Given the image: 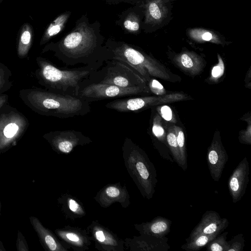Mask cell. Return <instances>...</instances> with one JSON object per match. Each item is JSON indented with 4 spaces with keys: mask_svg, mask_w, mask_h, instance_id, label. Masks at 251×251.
Here are the masks:
<instances>
[{
    "mask_svg": "<svg viewBox=\"0 0 251 251\" xmlns=\"http://www.w3.org/2000/svg\"><path fill=\"white\" fill-rule=\"evenodd\" d=\"M33 31L32 26L28 23H25L21 27L17 46V54L20 58H25L28 53L32 45Z\"/></svg>",
    "mask_w": 251,
    "mask_h": 251,
    "instance_id": "cell-13",
    "label": "cell"
},
{
    "mask_svg": "<svg viewBox=\"0 0 251 251\" xmlns=\"http://www.w3.org/2000/svg\"><path fill=\"white\" fill-rule=\"evenodd\" d=\"M152 131L155 137L161 138L164 136V130L158 120V117H156L153 123Z\"/></svg>",
    "mask_w": 251,
    "mask_h": 251,
    "instance_id": "cell-23",
    "label": "cell"
},
{
    "mask_svg": "<svg viewBox=\"0 0 251 251\" xmlns=\"http://www.w3.org/2000/svg\"><path fill=\"white\" fill-rule=\"evenodd\" d=\"M180 62L185 68L191 69L194 65V62L192 58L188 54L183 53L180 57Z\"/></svg>",
    "mask_w": 251,
    "mask_h": 251,
    "instance_id": "cell-25",
    "label": "cell"
},
{
    "mask_svg": "<svg viewBox=\"0 0 251 251\" xmlns=\"http://www.w3.org/2000/svg\"><path fill=\"white\" fill-rule=\"evenodd\" d=\"M123 27L130 32H137L140 28V23L138 17L133 12H126L124 15Z\"/></svg>",
    "mask_w": 251,
    "mask_h": 251,
    "instance_id": "cell-20",
    "label": "cell"
},
{
    "mask_svg": "<svg viewBox=\"0 0 251 251\" xmlns=\"http://www.w3.org/2000/svg\"><path fill=\"white\" fill-rule=\"evenodd\" d=\"M29 126L26 118L16 109L0 114V149L16 143Z\"/></svg>",
    "mask_w": 251,
    "mask_h": 251,
    "instance_id": "cell-7",
    "label": "cell"
},
{
    "mask_svg": "<svg viewBox=\"0 0 251 251\" xmlns=\"http://www.w3.org/2000/svg\"><path fill=\"white\" fill-rule=\"evenodd\" d=\"M12 73L4 64L0 63V94L9 90L12 86Z\"/></svg>",
    "mask_w": 251,
    "mask_h": 251,
    "instance_id": "cell-19",
    "label": "cell"
},
{
    "mask_svg": "<svg viewBox=\"0 0 251 251\" xmlns=\"http://www.w3.org/2000/svg\"><path fill=\"white\" fill-rule=\"evenodd\" d=\"M160 113L163 118L168 121L172 119V111L171 108L167 105H164L161 107Z\"/></svg>",
    "mask_w": 251,
    "mask_h": 251,
    "instance_id": "cell-27",
    "label": "cell"
},
{
    "mask_svg": "<svg viewBox=\"0 0 251 251\" xmlns=\"http://www.w3.org/2000/svg\"><path fill=\"white\" fill-rule=\"evenodd\" d=\"M222 231H217L210 234H200L181 246V248L187 251H198L213 240L222 233Z\"/></svg>",
    "mask_w": 251,
    "mask_h": 251,
    "instance_id": "cell-15",
    "label": "cell"
},
{
    "mask_svg": "<svg viewBox=\"0 0 251 251\" xmlns=\"http://www.w3.org/2000/svg\"><path fill=\"white\" fill-rule=\"evenodd\" d=\"M108 1L112 2L119 3V2H127L132 3L135 1L136 0H107Z\"/></svg>",
    "mask_w": 251,
    "mask_h": 251,
    "instance_id": "cell-36",
    "label": "cell"
},
{
    "mask_svg": "<svg viewBox=\"0 0 251 251\" xmlns=\"http://www.w3.org/2000/svg\"><path fill=\"white\" fill-rule=\"evenodd\" d=\"M78 203L73 200H70L69 201V207L70 209L74 212L76 211L78 208Z\"/></svg>",
    "mask_w": 251,
    "mask_h": 251,
    "instance_id": "cell-32",
    "label": "cell"
},
{
    "mask_svg": "<svg viewBox=\"0 0 251 251\" xmlns=\"http://www.w3.org/2000/svg\"><path fill=\"white\" fill-rule=\"evenodd\" d=\"M136 169L141 178L144 180H148L150 176V173L146 166L142 161H138L136 164Z\"/></svg>",
    "mask_w": 251,
    "mask_h": 251,
    "instance_id": "cell-22",
    "label": "cell"
},
{
    "mask_svg": "<svg viewBox=\"0 0 251 251\" xmlns=\"http://www.w3.org/2000/svg\"><path fill=\"white\" fill-rule=\"evenodd\" d=\"M249 164L245 157L234 170L228 181V188L232 201L236 203L244 196L249 181Z\"/></svg>",
    "mask_w": 251,
    "mask_h": 251,
    "instance_id": "cell-8",
    "label": "cell"
},
{
    "mask_svg": "<svg viewBox=\"0 0 251 251\" xmlns=\"http://www.w3.org/2000/svg\"><path fill=\"white\" fill-rule=\"evenodd\" d=\"M110 59L126 63L133 68L144 81L149 75H154V63L151 58L135 47L123 41L109 39L105 41Z\"/></svg>",
    "mask_w": 251,
    "mask_h": 251,
    "instance_id": "cell-5",
    "label": "cell"
},
{
    "mask_svg": "<svg viewBox=\"0 0 251 251\" xmlns=\"http://www.w3.org/2000/svg\"><path fill=\"white\" fill-rule=\"evenodd\" d=\"M171 221L166 218L161 216L155 218L150 223L149 226V232L155 237L162 238L170 231Z\"/></svg>",
    "mask_w": 251,
    "mask_h": 251,
    "instance_id": "cell-16",
    "label": "cell"
},
{
    "mask_svg": "<svg viewBox=\"0 0 251 251\" xmlns=\"http://www.w3.org/2000/svg\"><path fill=\"white\" fill-rule=\"evenodd\" d=\"M228 225V220L222 218L216 211H207L185 240L189 241L200 234H210L219 231H224Z\"/></svg>",
    "mask_w": 251,
    "mask_h": 251,
    "instance_id": "cell-9",
    "label": "cell"
},
{
    "mask_svg": "<svg viewBox=\"0 0 251 251\" xmlns=\"http://www.w3.org/2000/svg\"><path fill=\"white\" fill-rule=\"evenodd\" d=\"M8 99V96L5 94H0V109L5 104Z\"/></svg>",
    "mask_w": 251,
    "mask_h": 251,
    "instance_id": "cell-31",
    "label": "cell"
},
{
    "mask_svg": "<svg viewBox=\"0 0 251 251\" xmlns=\"http://www.w3.org/2000/svg\"><path fill=\"white\" fill-rule=\"evenodd\" d=\"M136 96L114 99L106 103L105 106L119 112H136L153 103V99L151 97Z\"/></svg>",
    "mask_w": 251,
    "mask_h": 251,
    "instance_id": "cell-11",
    "label": "cell"
},
{
    "mask_svg": "<svg viewBox=\"0 0 251 251\" xmlns=\"http://www.w3.org/2000/svg\"><path fill=\"white\" fill-rule=\"evenodd\" d=\"M67 237L71 241L77 242L79 240L78 237L75 234L69 233L66 234Z\"/></svg>",
    "mask_w": 251,
    "mask_h": 251,
    "instance_id": "cell-34",
    "label": "cell"
},
{
    "mask_svg": "<svg viewBox=\"0 0 251 251\" xmlns=\"http://www.w3.org/2000/svg\"><path fill=\"white\" fill-rule=\"evenodd\" d=\"M227 231L220 233L206 245L207 251H227L228 245L226 241Z\"/></svg>",
    "mask_w": 251,
    "mask_h": 251,
    "instance_id": "cell-18",
    "label": "cell"
},
{
    "mask_svg": "<svg viewBox=\"0 0 251 251\" xmlns=\"http://www.w3.org/2000/svg\"><path fill=\"white\" fill-rule=\"evenodd\" d=\"M36 61L38 68L35 75L38 83L45 89L62 95L77 96L80 83L98 70L85 66L61 69L41 56Z\"/></svg>",
    "mask_w": 251,
    "mask_h": 251,
    "instance_id": "cell-3",
    "label": "cell"
},
{
    "mask_svg": "<svg viewBox=\"0 0 251 251\" xmlns=\"http://www.w3.org/2000/svg\"><path fill=\"white\" fill-rule=\"evenodd\" d=\"M149 12L151 17L155 20H159L161 17V13L158 5L154 2L149 5Z\"/></svg>",
    "mask_w": 251,
    "mask_h": 251,
    "instance_id": "cell-24",
    "label": "cell"
},
{
    "mask_svg": "<svg viewBox=\"0 0 251 251\" xmlns=\"http://www.w3.org/2000/svg\"><path fill=\"white\" fill-rule=\"evenodd\" d=\"M106 193L108 196L114 198L119 196L120 191L118 188L111 186L106 188Z\"/></svg>",
    "mask_w": 251,
    "mask_h": 251,
    "instance_id": "cell-29",
    "label": "cell"
},
{
    "mask_svg": "<svg viewBox=\"0 0 251 251\" xmlns=\"http://www.w3.org/2000/svg\"><path fill=\"white\" fill-rule=\"evenodd\" d=\"M71 11L64 12L57 17L47 27L40 42V45L47 43L53 37L58 34L65 27Z\"/></svg>",
    "mask_w": 251,
    "mask_h": 251,
    "instance_id": "cell-14",
    "label": "cell"
},
{
    "mask_svg": "<svg viewBox=\"0 0 251 251\" xmlns=\"http://www.w3.org/2000/svg\"><path fill=\"white\" fill-rule=\"evenodd\" d=\"M43 137L55 146L68 145L74 147L75 143L87 139L81 132L74 130L50 131Z\"/></svg>",
    "mask_w": 251,
    "mask_h": 251,
    "instance_id": "cell-12",
    "label": "cell"
},
{
    "mask_svg": "<svg viewBox=\"0 0 251 251\" xmlns=\"http://www.w3.org/2000/svg\"><path fill=\"white\" fill-rule=\"evenodd\" d=\"M150 86L151 90L156 94H162L164 91V88L161 83L157 80L153 79L150 82Z\"/></svg>",
    "mask_w": 251,
    "mask_h": 251,
    "instance_id": "cell-26",
    "label": "cell"
},
{
    "mask_svg": "<svg viewBox=\"0 0 251 251\" xmlns=\"http://www.w3.org/2000/svg\"><path fill=\"white\" fill-rule=\"evenodd\" d=\"M213 38L212 34L209 32H205L201 35V38L204 41H210Z\"/></svg>",
    "mask_w": 251,
    "mask_h": 251,
    "instance_id": "cell-33",
    "label": "cell"
},
{
    "mask_svg": "<svg viewBox=\"0 0 251 251\" xmlns=\"http://www.w3.org/2000/svg\"><path fill=\"white\" fill-rule=\"evenodd\" d=\"M97 239L100 242H103L105 240V236L102 231H98L96 232Z\"/></svg>",
    "mask_w": 251,
    "mask_h": 251,
    "instance_id": "cell-35",
    "label": "cell"
},
{
    "mask_svg": "<svg viewBox=\"0 0 251 251\" xmlns=\"http://www.w3.org/2000/svg\"><path fill=\"white\" fill-rule=\"evenodd\" d=\"M45 242L51 251H55L56 248V243L53 238L50 235H46L44 237Z\"/></svg>",
    "mask_w": 251,
    "mask_h": 251,
    "instance_id": "cell-28",
    "label": "cell"
},
{
    "mask_svg": "<svg viewBox=\"0 0 251 251\" xmlns=\"http://www.w3.org/2000/svg\"><path fill=\"white\" fill-rule=\"evenodd\" d=\"M227 242L228 245L227 251H242L245 247L244 235L241 233L234 236Z\"/></svg>",
    "mask_w": 251,
    "mask_h": 251,
    "instance_id": "cell-21",
    "label": "cell"
},
{
    "mask_svg": "<svg viewBox=\"0 0 251 251\" xmlns=\"http://www.w3.org/2000/svg\"><path fill=\"white\" fill-rule=\"evenodd\" d=\"M1 0H0V1H1Z\"/></svg>",
    "mask_w": 251,
    "mask_h": 251,
    "instance_id": "cell-37",
    "label": "cell"
},
{
    "mask_svg": "<svg viewBox=\"0 0 251 251\" xmlns=\"http://www.w3.org/2000/svg\"><path fill=\"white\" fill-rule=\"evenodd\" d=\"M147 92V87L124 88L112 84L94 82L88 78L80 83L77 97L91 102L140 96Z\"/></svg>",
    "mask_w": 251,
    "mask_h": 251,
    "instance_id": "cell-6",
    "label": "cell"
},
{
    "mask_svg": "<svg viewBox=\"0 0 251 251\" xmlns=\"http://www.w3.org/2000/svg\"><path fill=\"white\" fill-rule=\"evenodd\" d=\"M167 141L173 157V160L183 169L181 155L176 140L175 131H170L167 135Z\"/></svg>",
    "mask_w": 251,
    "mask_h": 251,
    "instance_id": "cell-17",
    "label": "cell"
},
{
    "mask_svg": "<svg viewBox=\"0 0 251 251\" xmlns=\"http://www.w3.org/2000/svg\"><path fill=\"white\" fill-rule=\"evenodd\" d=\"M19 97L30 109L43 116L66 119L83 116L91 111L90 102L77 96L57 94L40 88L22 89Z\"/></svg>",
    "mask_w": 251,
    "mask_h": 251,
    "instance_id": "cell-2",
    "label": "cell"
},
{
    "mask_svg": "<svg viewBox=\"0 0 251 251\" xmlns=\"http://www.w3.org/2000/svg\"><path fill=\"white\" fill-rule=\"evenodd\" d=\"M228 161V155L220 141L214 140L208 149L207 162L212 179L218 181Z\"/></svg>",
    "mask_w": 251,
    "mask_h": 251,
    "instance_id": "cell-10",
    "label": "cell"
},
{
    "mask_svg": "<svg viewBox=\"0 0 251 251\" xmlns=\"http://www.w3.org/2000/svg\"><path fill=\"white\" fill-rule=\"evenodd\" d=\"M88 79L96 83L124 88L147 87L145 81L133 68L125 62L115 59L105 61Z\"/></svg>",
    "mask_w": 251,
    "mask_h": 251,
    "instance_id": "cell-4",
    "label": "cell"
},
{
    "mask_svg": "<svg viewBox=\"0 0 251 251\" xmlns=\"http://www.w3.org/2000/svg\"><path fill=\"white\" fill-rule=\"evenodd\" d=\"M100 26L98 21L91 23L83 15L72 31L57 42L47 44L42 53L52 52L67 66L80 64L99 70L109 57Z\"/></svg>",
    "mask_w": 251,
    "mask_h": 251,
    "instance_id": "cell-1",
    "label": "cell"
},
{
    "mask_svg": "<svg viewBox=\"0 0 251 251\" xmlns=\"http://www.w3.org/2000/svg\"><path fill=\"white\" fill-rule=\"evenodd\" d=\"M221 73L222 68L219 65L214 67L211 72L212 75L214 77H217L219 76Z\"/></svg>",
    "mask_w": 251,
    "mask_h": 251,
    "instance_id": "cell-30",
    "label": "cell"
}]
</instances>
